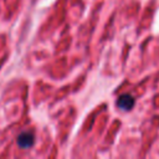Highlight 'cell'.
Segmentation results:
<instances>
[{"label": "cell", "instance_id": "6da1fadb", "mask_svg": "<svg viewBox=\"0 0 159 159\" xmlns=\"http://www.w3.org/2000/svg\"><path fill=\"white\" fill-rule=\"evenodd\" d=\"M17 145L20 148H24V149H27V148H31L34 145V142H35V137L32 134V132H22L19 134L17 137Z\"/></svg>", "mask_w": 159, "mask_h": 159}, {"label": "cell", "instance_id": "7a4b0ae2", "mask_svg": "<svg viewBox=\"0 0 159 159\" xmlns=\"http://www.w3.org/2000/svg\"><path fill=\"white\" fill-rule=\"evenodd\" d=\"M117 106L123 111H129L134 106V98L129 94H122L117 101Z\"/></svg>", "mask_w": 159, "mask_h": 159}]
</instances>
